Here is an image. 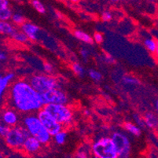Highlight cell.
<instances>
[{"label":"cell","instance_id":"11","mask_svg":"<svg viewBox=\"0 0 158 158\" xmlns=\"http://www.w3.org/2000/svg\"><path fill=\"white\" fill-rule=\"evenodd\" d=\"M42 145V143L36 138L30 135L24 143L23 150L28 154H35L40 151Z\"/></svg>","mask_w":158,"mask_h":158},{"label":"cell","instance_id":"6","mask_svg":"<svg viewBox=\"0 0 158 158\" xmlns=\"http://www.w3.org/2000/svg\"><path fill=\"white\" fill-rule=\"evenodd\" d=\"M44 109L62 125H68L73 121V111L66 105L48 104Z\"/></svg>","mask_w":158,"mask_h":158},{"label":"cell","instance_id":"31","mask_svg":"<svg viewBox=\"0 0 158 158\" xmlns=\"http://www.w3.org/2000/svg\"><path fill=\"white\" fill-rule=\"evenodd\" d=\"M10 128L11 127H9V126L6 125V124H2L0 126V135H1V136L5 138L10 132Z\"/></svg>","mask_w":158,"mask_h":158},{"label":"cell","instance_id":"16","mask_svg":"<svg viewBox=\"0 0 158 158\" xmlns=\"http://www.w3.org/2000/svg\"><path fill=\"white\" fill-rule=\"evenodd\" d=\"M73 35L77 40H80L82 42L85 43L87 44H93V43L94 42V39L90 36L89 34H87V32L84 31H81V30L76 29L73 31Z\"/></svg>","mask_w":158,"mask_h":158},{"label":"cell","instance_id":"20","mask_svg":"<svg viewBox=\"0 0 158 158\" xmlns=\"http://www.w3.org/2000/svg\"><path fill=\"white\" fill-rule=\"evenodd\" d=\"M90 150H91V148L88 149L86 145L82 146L77 150V153L75 155V158H90Z\"/></svg>","mask_w":158,"mask_h":158},{"label":"cell","instance_id":"28","mask_svg":"<svg viewBox=\"0 0 158 158\" xmlns=\"http://www.w3.org/2000/svg\"><path fill=\"white\" fill-rule=\"evenodd\" d=\"M113 19V14L110 11L105 10L101 14V20L103 22H110Z\"/></svg>","mask_w":158,"mask_h":158},{"label":"cell","instance_id":"3","mask_svg":"<svg viewBox=\"0 0 158 158\" xmlns=\"http://www.w3.org/2000/svg\"><path fill=\"white\" fill-rule=\"evenodd\" d=\"M91 152L99 158H118L113 139L109 137H102L95 141L91 146Z\"/></svg>","mask_w":158,"mask_h":158},{"label":"cell","instance_id":"18","mask_svg":"<svg viewBox=\"0 0 158 158\" xmlns=\"http://www.w3.org/2000/svg\"><path fill=\"white\" fill-rule=\"evenodd\" d=\"M123 128L125 129L127 131L131 133V135L135 136H140L141 135V128L138 125H135L134 123L131 122H125L123 123Z\"/></svg>","mask_w":158,"mask_h":158},{"label":"cell","instance_id":"24","mask_svg":"<svg viewBox=\"0 0 158 158\" xmlns=\"http://www.w3.org/2000/svg\"><path fill=\"white\" fill-rule=\"evenodd\" d=\"M54 137V140L57 145H62L64 144V142L66 140V137H67V133L64 131H61L58 132L57 134H56L55 135L53 136Z\"/></svg>","mask_w":158,"mask_h":158},{"label":"cell","instance_id":"7","mask_svg":"<svg viewBox=\"0 0 158 158\" xmlns=\"http://www.w3.org/2000/svg\"><path fill=\"white\" fill-rule=\"evenodd\" d=\"M111 139L116 146L118 158L130 157L131 143L127 136L121 131H115L112 135Z\"/></svg>","mask_w":158,"mask_h":158},{"label":"cell","instance_id":"35","mask_svg":"<svg viewBox=\"0 0 158 158\" xmlns=\"http://www.w3.org/2000/svg\"><path fill=\"white\" fill-rule=\"evenodd\" d=\"M6 54L5 52H3V51H1V53H0V60H1V61H5L6 59Z\"/></svg>","mask_w":158,"mask_h":158},{"label":"cell","instance_id":"1","mask_svg":"<svg viewBox=\"0 0 158 158\" xmlns=\"http://www.w3.org/2000/svg\"><path fill=\"white\" fill-rule=\"evenodd\" d=\"M9 102L14 110L24 113L39 112L44 107L42 94L37 92L29 82L23 80L12 84L9 92Z\"/></svg>","mask_w":158,"mask_h":158},{"label":"cell","instance_id":"25","mask_svg":"<svg viewBox=\"0 0 158 158\" xmlns=\"http://www.w3.org/2000/svg\"><path fill=\"white\" fill-rule=\"evenodd\" d=\"M122 82L126 85H131V86H136L139 84V81L138 79L135 78L131 76H124L122 78Z\"/></svg>","mask_w":158,"mask_h":158},{"label":"cell","instance_id":"40","mask_svg":"<svg viewBox=\"0 0 158 158\" xmlns=\"http://www.w3.org/2000/svg\"><path fill=\"white\" fill-rule=\"evenodd\" d=\"M85 113H86V114L89 115V114H90V112H89V110H85Z\"/></svg>","mask_w":158,"mask_h":158},{"label":"cell","instance_id":"13","mask_svg":"<svg viewBox=\"0 0 158 158\" xmlns=\"http://www.w3.org/2000/svg\"><path fill=\"white\" fill-rule=\"evenodd\" d=\"M144 120L146 126L152 129L157 128L158 127V116L153 113L149 112L146 113L144 116Z\"/></svg>","mask_w":158,"mask_h":158},{"label":"cell","instance_id":"22","mask_svg":"<svg viewBox=\"0 0 158 158\" xmlns=\"http://www.w3.org/2000/svg\"><path fill=\"white\" fill-rule=\"evenodd\" d=\"M13 14L14 13L11 10L10 8L0 10V20L1 21H8L12 18Z\"/></svg>","mask_w":158,"mask_h":158},{"label":"cell","instance_id":"19","mask_svg":"<svg viewBox=\"0 0 158 158\" xmlns=\"http://www.w3.org/2000/svg\"><path fill=\"white\" fill-rule=\"evenodd\" d=\"M12 38L14 39V40H15L16 42L20 43V44H26L29 40V38L25 33L23 32L22 31H18V30L13 35Z\"/></svg>","mask_w":158,"mask_h":158},{"label":"cell","instance_id":"12","mask_svg":"<svg viewBox=\"0 0 158 158\" xmlns=\"http://www.w3.org/2000/svg\"><path fill=\"white\" fill-rule=\"evenodd\" d=\"M2 120L6 125L14 127L18 121V116L13 110H6L2 113Z\"/></svg>","mask_w":158,"mask_h":158},{"label":"cell","instance_id":"39","mask_svg":"<svg viewBox=\"0 0 158 158\" xmlns=\"http://www.w3.org/2000/svg\"><path fill=\"white\" fill-rule=\"evenodd\" d=\"M67 1H69V2H73V3H76V2H78L80 0H67Z\"/></svg>","mask_w":158,"mask_h":158},{"label":"cell","instance_id":"38","mask_svg":"<svg viewBox=\"0 0 158 158\" xmlns=\"http://www.w3.org/2000/svg\"><path fill=\"white\" fill-rule=\"evenodd\" d=\"M155 110H156V113L158 114V99H156V102H155Z\"/></svg>","mask_w":158,"mask_h":158},{"label":"cell","instance_id":"27","mask_svg":"<svg viewBox=\"0 0 158 158\" xmlns=\"http://www.w3.org/2000/svg\"><path fill=\"white\" fill-rule=\"evenodd\" d=\"M88 75H89V77L92 79V80H94V81L98 82V81H100L102 79V76L101 73L98 71H97V70H95V69H89Z\"/></svg>","mask_w":158,"mask_h":158},{"label":"cell","instance_id":"26","mask_svg":"<svg viewBox=\"0 0 158 158\" xmlns=\"http://www.w3.org/2000/svg\"><path fill=\"white\" fill-rule=\"evenodd\" d=\"M12 20L13 23L18 25H22L24 22H25V18L20 13H14L12 16Z\"/></svg>","mask_w":158,"mask_h":158},{"label":"cell","instance_id":"37","mask_svg":"<svg viewBox=\"0 0 158 158\" xmlns=\"http://www.w3.org/2000/svg\"><path fill=\"white\" fill-rule=\"evenodd\" d=\"M153 54H154V57L155 58H156V60L158 61V44H157V47H156V51H155V53Z\"/></svg>","mask_w":158,"mask_h":158},{"label":"cell","instance_id":"34","mask_svg":"<svg viewBox=\"0 0 158 158\" xmlns=\"http://www.w3.org/2000/svg\"><path fill=\"white\" fill-rule=\"evenodd\" d=\"M10 8L9 0H0V10H4Z\"/></svg>","mask_w":158,"mask_h":158},{"label":"cell","instance_id":"8","mask_svg":"<svg viewBox=\"0 0 158 158\" xmlns=\"http://www.w3.org/2000/svg\"><path fill=\"white\" fill-rule=\"evenodd\" d=\"M37 116L42 122L47 131L51 134V136H54L58 132L63 130V125L57 121L49 113H47L44 108L40 110L37 113Z\"/></svg>","mask_w":158,"mask_h":158},{"label":"cell","instance_id":"15","mask_svg":"<svg viewBox=\"0 0 158 158\" xmlns=\"http://www.w3.org/2000/svg\"><path fill=\"white\" fill-rule=\"evenodd\" d=\"M16 31L17 29L12 24L8 21H0V32L2 35H10L12 37Z\"/></svg>","mask_w":158,"mask_h":158},{"label":"cell","instance_id":"29","mask_svg":"<svg viewBox=\"0 0 158 158\" xmlns=\"http://www.w3.org/2000/svg\"><path fill=\"white\" fill-rule=\"evenodd\" d=\"M133 119L135 121V123H137V125L139 126V127H146V123H145L144 118L141 117L139 114H134L133 116Z\"/></svg>","mask_w":158,"mask_h":158},{"label":"cell","instance_id":"5","mask_svg":"<svg viewBox=\"0 0 158 158\" xmlns=\"http://www.w3.org/2000/svg\"><path fill=\"white\" fill-rule=\"evenodd\" d=\"M29 84L40 94H44L48 90L55 88H60V85L57 79L44 74H35L28 80Z\"/></svg>","mask_w":158,"mask_h":158},{"label":"cell","instance_id":"23","mask_svg":"<svg viewBox=\"0 0 158 158\" xmlns=\"http://www.w3.org/2000/svg\"><path fill=\"white\" fill-rule=\"evenodd\" d=\"M31 6L35 10L40 14H45L46 13V7L42 2H40V0H31Z\"/></svg>","mask_w":158,"mask_h":158},{"label":"cell","instance_id":"33","mask_svg":"<svg viewBox=\"0 0 158 158\" xmlns=\"http://www.w3.org/2000/svg\"><path fill=\"white\" fill-rule=\"evenodd\" d=\"M80 54H81V57L84 59V61H87V59H88L89 56H90V52H89L88 50L87 49H81L80 51Z\"/></svg>","mask_w":158,"mask_h":158},{"label":"cell","instance_id":"21","mask_svg":"<svg viewBox=\"0 0 158 158\" xmlns=\"http://www.w3.org/2000/svg\"><path fill=\"white\" fill-rule=\"evenodd\" d=\"M72 69L74 72V73L77 76H78L79 77H84L86 74V71L84 69V68L80 63L75 62L72 64Z\"/></svg>","mask_w":158,"mask_h":158},{"label":"cell","instance_id":"2","mask_svg":"<svg viewBox=\"0 0 158 158\" xmlns=\"http://www.w3.org/2000/svg\"><path fill=\"white\" fill-rule=\"evenodd\" d=\"M23 126L28 130L30 135L36 138L43 145H47L51 142V134L47 131L37 115L30 114L24 116Z\"/></svg>","mask_w":158,"mask_h":158},{"label":"cell","instance_id":"4","mask_svg":"<svg viewBox=\"0 0 158 158\" xmlns=\"http://www.w3.org/2000/svg\"><path fill=\"white\" fill-rule=\"evenodd\" d=\"M29 136V132L24 126H14L11 127L10 132L4 139L8 147L14 149H23L24 143Z\"/></svg>","mask_w":158,"mask_h":158},{"label":"cell","instance_id":"9","mask_svg":"<svg viewBox=\"0 0 158 158\" xmlns=\"http://www.w3.org/2000/svg\"><path fill=\"white\" fill-rule=\"evenodd\" d=\"M41 94L44 106L48 104L67 105L69 102L67 94L60 88L52 89Z\"/></svg>","mask_w":158,"mask_h":158},{"label":"cell","instance_id":"14","mask_svg":"<svg viewBox=\"0 0 158 158\" xmlns=\"http://www.w3.org/2000/svg\"><path fill=\"white\" fill-rule=\"evenodd\" d=\"M14 78V73H10L6 74L3 77H0V96L2 98L4 92L6 90L9 86L10 82Z\"/></svg>","mask_w":158,"mask_h":158},{"label":"cell","instance_id":"17","mask_svg":"<svg viewBox=\"0 0 158 158\" xmlns=\"http://www.w3.org/2000/svg\"><path fill=\"white\" fill-rule=\"evenodd\" d=\"M158 41L155 39L152 38L151 36H148L144 39L143 40V44H144L145 48L146 49V51L148 52L151 53V54H154L155 51L157 47Z\"/></svg>","mask_w":158,"mask_h":158},{"label":"cell","instance_id":"42","mask_svg":"<svg viewBox=\"0 0 158 158\" xmlns=\"http://www.w3.org/2000/svg\"><path fill=\"white\" fill-rule=\"evenodd\" d=\"M156 19L158 20V10L156 11Z\"/></svg>","mask_w":158,"mask_h":158},{"label":"cell","instance_id":"43","mask_svg":"<svg viewBox=\"0 0 158 158\" xmlns=\"http://www.w3.org/2000/svg\"><path fill=\"white\" fill-rule=\"evenodd\" d=\"M92 158H99V157H98V156H94Z\"/></svg>","mask_w":158,"mask_h":158},{"label":"cell","instance_id":"30","mask_svg":"<svg viewBox=\"0 0 158 158\" xmlns=\"http://www.w3.org/2000/svg\"><path fill=\"white\" fill-rule=\"evenodd\" d=\"M93 39H94V41L95 43L98 44H102L103 41H104V35L102 32L100 31H96L94 33V35H93Z\"/></svg>","mask_w":158,"mask_h":158},{"label":"cell","instance_id":"44","mask_svg":"<svg viewBox=\"0 0 158 158\" xmlns=\"http://www.w3.org/2000/svg\"><path fill=\"white\" fill-rule=\"evenodd\" d=\"M14 1H17V0H14Z\"/></svg>","mask_w":158,"mask_h":158},{"label":"cell","instance_id":"36","mask_svg":"<svg viewBox=\"0 0 158 158\" xmlns=\"http://www.w3.org/2000/svg\"><path fill=\"white\" fill-rule=\"evenodd\" d=\"M106 61L109 63H113L114 62V59H113V57H112L111 55H107V57H106Z\"/></svg>","mask_w":158,"mask_h":158},{"label":"cell","instance_id":"10","mask_svg":"<svg viewBox=\"0 0 158 158\" xmlns=\"http://www.w3.org/2000/svg\"><path fill=\"white\" fill-rule=\"evenodd\" d=\"M21 29L23 32H24L28 35L29 40L32 41H36L40 39L41 36V29L36 24L33 23L25 21L22 25H21Z\"/></svg>","mask_w":158,"mask_h":158},{"label":"cell","instance_id":"32","mask_svg":"<svg viewBox=\"0 0 158 158\" xmlns=\"http://www.w3.org/2000/svg\"><path fill=\"white\" fill-rule=\"evenodd\" d=\"M43 69L45 73H47V74H51V73L54 72V67L50 63H44V65H43Z\"/></svg>","mask_w":158,"mask_h":158},{"label":"cell","instance_id":"41","mask_svg":"<svg viewBox=\"0 0 158 158\" xmlns=\"http://www.w3.org/2000/svg\"><path fill=\"white\" fill-rule=\"evenodd\" d=\"M110 1H111V2H118V1H120V0H110Z\"/></svg>","mask_w":158,"mask_h":158}]
</instances>
